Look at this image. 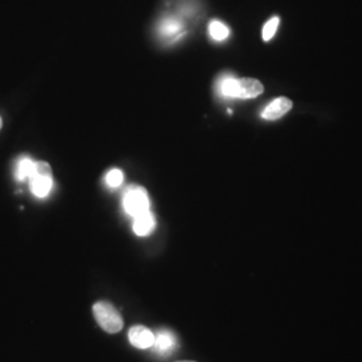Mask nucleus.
I'll return each instance as SVG.
<instances>
[{"label":"nucleus","instance_id":"8","mask_svg":"<svg viewBox=\"0 0 362 362\" xmlns=\"http://www.w3.org/2000/svg\"><path fill=\"white\" fill-rule=\"evenodd\" d=\"M156 220L155 216L152 215L151 211H146L141 215L134 218L133 223V231L137 233L139 236H146L155 230Z\"/></svg>","mask_w":362,"mask_h":362},{"label":"nucleus","instance_id":"3","mask_svg":"<svg viewBox=\"0 0 362 362\" xmlns=\"http://www.w3.org/2000/svg\"><path fill=\"white\" fill-rule=\"evenodd\" d=\"M28 180L33 194L40 199L46 197L52 188V167L43 161L35 163V169Z\"/></svg>","mask_w":362,"mask_h":362},{"label":"nucleus","instance_id":"5","mask_svg":"<svg viewBox=\"0 0 362 362\" xmlns=\"http://www.w3.org/2000/svg\"><path fill=\"white\" fill-rule=\"evenodd\" d=\"M177 338L170 330H158L156 333L153 349L157 354L168 356L177 349Z\"/></svg>","mask_w":362,"mask_h":362},{"label":"nucleus","instance_id":"10","mask_svg":"<svg viewBox=\"0 0 362 362\" xmlns=\"http://www.w3.org/2000/svg\"><path fill=\"white\" fill-rule=\"evenodd\" d=\"M35 169V163L30 158H22L19 163H18V169H16V179L19 181L28 180L33 175Z\"/></svg>","mask_w":362,"mask_h":362},{"label":"nucleus","instance_id":"15","mask_svg":"<svg viewBox=\"0 0 362 362\" xmlns=\"http://www.w3.org/2000/svg\"><path fill=\"white\" fill-rule=\"evenodd\" d=\"M180 362H194V361H180Z\"/></svg>","mask_w":362,"mask_h":362},{"label":"nucleus","instance_id":"12","mask_svg":"<svg viewBox=\"0 0 362 362\" xmlns=\"http://www.w3.org/2000/svg\"><path fill=\"white\" fill-rule=\"evenodd\" d=\"M124 181V173L119 169H112L106 175V184L112 188H117L122 184Z\"/></svg>","mask_w":362,"mask_h":362},{"label":"nucleus","instance_id":"1","mask_svg":"<svg viewBox=\"0 0 362 362\" xmlns=\"http://www.w3.org/2000/svg\"><path fill=\"white\" fill-rule=\"evenodd\" d=\"M216 91L224 98H255L263 93V85L252 78L223 76L216 83Z\"/></svg>","mask_w":362,"mask_h":362},{"label":"nucleus","instance_id":"14","mask_svg":"<svg viewBox=\"0 0 362 362\" xmlns=\"http://www.w3.org/2000/svg\"><path fill=\"white\" fill-rule=\"evenodd\" d=\"M1 124H3V122H1V118H0V128H1Z\"/></svg>","mask_w":362,"mask_h":362},{"label":"nucleus","instance_id":"9","mask_svg":"<svg viewBox=\"0 0 362 362\" xmlns=\"http://www.w3.org/2000/svg\"><path fill=\"white\" fill-rule=\"evenodd\" d=\"M181 25L179 21L173 19V18H168L165 19L161 26H160V33L164 38H176L180 33Z\"/></svg>","mask_w":362,"mask_h":362},{"label":"nucleus","instance_id":"7","mask_svg":"<svg viewBox=\"0 0 362 362\" xmlns=\"http://www.w3.org/2000/svg\"><path fill=\"white\" fill-rule=\"evenodd\" d=\"M291 107H293V103L288 98L281 97V98L274 100L272 104L267 105L263 109L262 117L264 119H270V121L278 119V118L285 116L286 113H288L291 110Z\"/></svg>","mask_w":362,"mask_h":362},{"label":"nucleus","instance_id":"6","mask_svg":"<svg viewBox=\"0 0 362 362\" xmlns=\"http://www.w3.org/2000/svg\"><path fill=\"white\" fill-rule=\"evenodd\" d=\"M129 341L139 349H149L155 344V334L145 326H133L129 330Z\"/></svg>","mask_w":362,"mask_h":362},{"label":"nucleus","instance_id":"13","mask_svg":"<svg viewBox=\"0 0 362 362\" xmlns=\"http://www.w3.org/2000/svg\"><path fill=\"white\" fill-rule=\"evenodd\" d=\"M278 26H279V18L278 16H274L272 19H270L264 27H263V33H262V35H263V39L264 40H270V39L275 35V33H276V30H278Z\"/></svg>","mask_w":362,"mask_h":362},{"label":"nucleus","instance_id":"11","mask_svg":"<svg viewBox=\"0 0 362 362\" xmlns=\"http://www.w3.org/2000/svg\"><path fill=\"white\" fill-rule=\"evenodd\" d=\"M209 34L215 40H224V39L228 38L230 30L219 21H214L209 23Z\"/></svg>","mask_w":362,"mask_h":362},{"label":"nucleus","instance_id":"2","mask_svg":"<svg viewBox=\"0 0 362 362\" xmlns=\"http://www.w3.org/2000/svg\"><path fill=\"white\" fill-rule=\"evenodd\" d=\"M93 313L98 325L107 333H118L124 326L121 314L109 302H97L93 306Z\"/></svg>","mask_w":362,"mask_h":362},{"label":"nucleus","instance_id":"4","mask_svg":"<svg viewBox=\"0 0 362 362\" xmlns=\"http://www.w3.org/2000/svg\"><path fill=\"white\" fill-rule=\"evenodd\" d=\"M122 204L127 214L133 218L149 211L151 206L148 194L141 187H129L124 194Z\"/></svg>","mask_w":362,"mask_h":362}]
</instances>
